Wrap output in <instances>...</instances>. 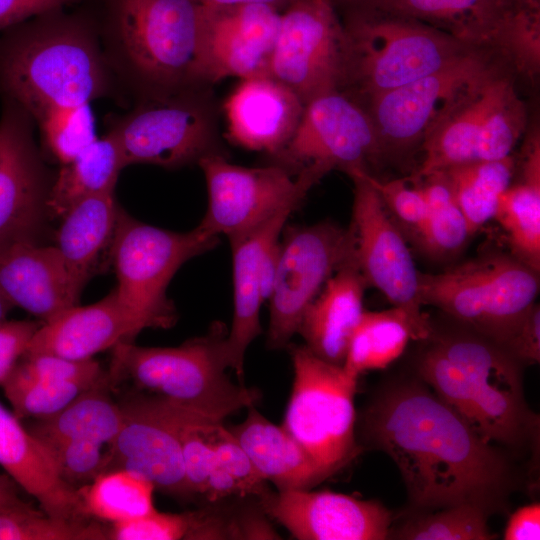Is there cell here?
Wrapping results in <instances>:
<instances>
[{
	"mask_svg": "<svg viewBox=\"0 0 540 540\" xmlns=\"http://www.w3.org/2000/svg\"><path fill=\"white\" fill-rule=\"evenodd\" d=\"M513 155L474 161L442 170L453 197L474 235L494 219L499 199L511 184L515 173Z\"/></svg>",
	"mask_w": 540,
	"mask_h": 540,
	"instance_id": "cell-35",
	"label": "cell"
},
{
	"mask_svg": "<svg viewBox=\"0 0 540 540\" xmlns=\"http://www.w3.org/2000/svg\"><path fill=\"white\" fill-rule=\"evenodd\" d=\"M489 513L480 506L459 504L417 516L399 527L394 538L405 540H491Z\"/></svg>",
	"mask_w": 540,
	"mask_h": 540,
	"instance_id": "cell-40",
	"label": "cell"
},
{
	"mask_svg": "<svg viewBox=\"0 0 540 540\" xmlns=\"http://www.w3.org/2000/svg\"><path fill=\"white\" fill-rule=\"evenodd\" d=\"M211 86L195 85L137 100L127 113L111 117L126 163L176 169L210 154H223Z\"/></svg>",
	"mask_w": 540,
	"mask_h": 540,
	"instance_id": "cell-10",
	"label": "cell"
},
{
	"mask_svg": "<svg viewBox=\"0 0 540 540\" xmlns=\"http://www.w3.org/2000/svg\"><path fill=\"white\" fill-rule=\"evenodd\" d=\"M17 487L16 482L7 473L0 472V511L25 502L19 497Z\"/></svg>",
	"mask_w": 540,
	"mask_h": 540,
	"instance_id": "cell-51",
	"label": "cell"
},
{
	"mask_svg": "<svg viewBox=\"0 0 540 540\" xmlns=\"http://www.w3.org/2000/svg\"><path fill=\"white\" fill-rule=\"evenodd\" d=\"M511 6H540V0H503Z\"/></svg>",
	"mask_w": 540,
	"mask_h": 540,
	"instance_id": "cell-54",
	"label": "cell"
},
{
	"mask_svg": "<svg viewBox=\"0 0 540 540\" xmlns=\"http://www.w3.org/2000/svg\"><path fill=\"white\" fill-rule=\"evenodd\" d=\"M17 365L28 375L46 381L95 385L106 379L94 359L72 360L51 354L24 353Z\"/></svg>",
	"mask_w": 540,
	"mask_h": 540,
	"instance_id": "cell-45",
	"label": "cell"
},
{
	"mask_svg": "<svg viewBox=\"0 0 540 540\" xmlns=\"http://www.w3.org/2000/svg\"><path fill=\"white\" fill-rule=\"evenodd\" d=\"M223 323L214 322L206 335L178 347H139L117 344L111 375L127 377L151 395L214 421L242 408L255 406L261 393L233 383L229 368Z\"/></svg>",
	"mask_w": 540,
	"mask_h": 540,
	"instance_id": "cell-5",
	"label": "cell"
},
{
	"mask_svg": "<svg viewBox=\"0 0 540 540\" xmlns=\"http://www.w3.org/2000/svg\"><path fill=\"white\" fill-rule=\"evenodd\" d=\"M257 472L278 491L305 490L328 476L282 427L268 421L255 406L246 419L229 429Z\"/></svg>",
	"mask_w": 540,
	"mask_h": 540,
	"instance_id": "cell-28",
	"label": "cell"
},
{
	"mask_svg": "<svg viewBox=\"0 0 540 540\" xmlns=\"http://www.w3.org/2000/svg\"><path fill=\"white\" fill-rule=\"evenodd\" d=\"M348 3L351 8L342 23L347 55L342 91L359 102L417 80L476 48L410 17Z\"/></svg>",
	"mask_w": 540,
	"mask_h": 540,
	"instance_id": "cell-6",
	"label": "cell"
},
{
	"mask_svg": "<svg viewBox=\"0 0 540 540\" xmlns=\"http://www.w3.org/2000/svg\"><path fill=\"white\" fill-rule=\"evenodd\" d=\"M95 385L36 379L16 363L0 386L17 418L40 420L56 415Z\"/></svg>",
	"mask_w": 540,
	"mask_h": 540,
	"instance_id": "cell-38",
	"label": "cell"
},
{
	"mask_svg": "<svg viewBox=\"0 0 540 540\" xmlns=\"http://www.w3.org/2000/svg\"><path fill=\"white\" fill-rule=\"evenodd\" d=\"M443 353L427 368L426 383L486 442L521 447L538 439L539 417L524 398L522 364L491 339L464 326L437 333Z\"/></svg>",
	"mask_w": 540,
	"mask_h": 540,
	"instance_id": "cell-4",
	"label": "cell"
},
{
	"mask_svg": "<svg viewBox=\"0 0 540 540\" xmlns=\"http://www.w3.org/2000/svg\"><path fill=\"white\" fill-rule=\"evenodd\" d=\"M353 2V1H351ZM400 14L441 30L457 40L497 53L504 25L518 6L503 0H354Z\"/></svg>",
	"mask_w": 540,
	"mask_h": 540,
	"instance_id": "cell-29",
	"label": "cell"
},
{
	"mask_svg": "<svg viewBox=\"0 0 540 540\" xmlns=\"http://www.w3.org/2000/svg\"><path fill=\"white\" fill-rule=\"evenodd\" d=\"M522 365L540 361V306L535 303L503 347Z\"/></svg>",
	"mask_w": 540,
	"mask_h": 540,
	"instance_id": "cell-48",
	"label": "cell"
},
{
	"mask_svg": "<svg viewBox=\"0 0 540 540\" xmlns=\"http://www.w3.org/2000/svg\"><path fill=\"white\" fill-rule=\"evenodd\" d=\"M539 288V272L510 252H492L440 273L419 272L418 296L421 305L504 347L536 303Z\"/></svg>",
	"mask_w": 540,
	"mask_h": 540,
	"instance_id": "cell-7",
	"label": "cell"
},
{
	"mask_svg": "<svg viewBox=\"0 0 540 540\" xmlns=\"http://www.w3.org/2000/svg\"><path fill=\"white\" fill-rule=\"evenodd\" d=\"M494 219L505 233L510 253L540 271V160L516 162L511 184L502 193Z\"/></svg>",
	"mask_w": 540,
	"mask_h": 540,
	"instance_id": "cell-32",
	"label": "cell"
},
{
	"mask_svg": "<svg viewBox=\"0 0 540 540\" xmlns=\"http://www.w3.org/2000/svg\"><path fill=\"white\" fill-rule=\"evenodd\" d=\"M257 503L263 512L300 540H383L391 513L379 502L331 491H267Z\"/></svg>",
	"mask_w": 540,
	"mask_h": 540,
	"instance_id": "cell-21",
	"label": "cell"
},
{
	"mask_svg": "<svg viewBox=\"0 0 540 540\" xmlns=\"http://www.w3.org/2000/svg\"><path fill=\"white\" fill-rule=\"evenodd\" d=\"M293 386L282 427L329 477L359 453L354 395L358 377L305 345L292 346Z\"/></svg>",
	"mask_w": 540,
	"mask_h": 540,
	"instance_id": "cell-12",
	"label": "cell"
},
{
	"mask_svg": "<svg viewBox=\"0 0 540 540\" xmlns=\"http://www.w3.org/2000/svg\"><path fill=\"white\" fill-rule=\"evenodd\" d=\"M0 291L44 323L77 305L80 296L56 246L33 242L0 248Z\"/></svg>",
	"mask_w": 540,
	"mask_h": 540,
	"instance_id": "cell-24",
	"label": "cell"
},
{
	"mask_svg": "<svg viewBox=\"0 0 540 540\" xmlns=\"http://www.w3.org/2000/svg\"><path fill=\"white\" fill-rule=\"evenodd\" d=\"M114 191L108 190L78 202L62 217L55 246L78 295L100 254L111 245L119 207Z\"/></svg>",
	"mask_w": 540,
	"mask_h": 540,
	"instance_id": "cell-30",
	"label": "cell"
},
{
	"mask_svg": "<svg viewBox=\"0 0 540 540\" xmlns=\"http://www.w3.org/2000/svg\"><path fill=\"white\" fill-rule=\"evenodd\" d=\"M505 540L540 539V504L532 503L516 510L509 518Z\"/></svg>",
	"mask_w": 540,
	"mask_h": 540,
	"instance_id": "cell-50",
	"label": "cell"
},
{
	"mask_svg": "<svg viewBox=\"0 0 540 540\" xmlns=\"http://www.w3.org/2000/svg\"><path fill=\"white\" fill-rule=\"evenodd\" d=\"M332 3L294 0L281 12L268 76L304 104L345 87V32Z\"/></svg>",
	"mask_w": 540,
	"mask_h": 540,
	"instance_id": "cell-15",
	"label": "cell"
},
{
	"mask_svg": "<svg viewBox=\"0 0 540 540\" xmlns=\"http://www.w3.org/2000/svg\"><path fill=\"white\" fill-rule=\"evenodd\" d=\"M410 179L420 186L428 208L424 228L415 244L432 259L455 258L472 234L443 173Z\"/></svg>",
	"mask_w": 540,
	"mask_h": 540,
	"instance_id": "cell-37",
	"label": "cell"
},
{
	"mask_svg": "<svg viewBox=\"0 0 540 540\" xmlns=\"http://www.w3.org/2000/svg\"><path fill=\"white\" fill-rule=\"evenodd\" d=\"M497 54L513 71L534 82L540 72V6H519L509 15Z\"/></svg>",
	"mask_w": 540,
	"mask_h": 540,
	"instance_id": "cell-41",
	"label": "cell"
},
{
	"mask_svg": "<svg viewBox=\"0 0 540 540\" xmlns=\"http://www.w3.org/2000/svg\"><path fill=\"white\" fill-rule=\"evenodd\" d=\"M328 1L333 2L335 0H328ZM341 1L351 2V1H354V0H341Z\"/></svg>",
	"mask_w": 540,
	"mask_h": 540,
	"instance_id": "cell-55",
	"label": "cell"
},
{
	"mask_svg": "<svg viewBox=\"0 0 540 540\" xmlns=\"http://www.w3.org/2000/svg\"><path fill=\"white\" fill-rule=\"evenodd\" d=\"M219 236L197 226L174 232L139 221L118 207L110 254L120 301L146 328L172 327L177 319L167 287L178 269L213 249Z\"/></svg>",
	"mask_w": 540,
	"mask_h": 540,
	"instance_id": "cell-9",
	"label": "cell"
},
{
	"mask_svg": "<svg viewBox=\"0 0 540 540\" xmlns=\"http://www.w3.org/2000/svg\"><path fill=\"white\" fill-rule=\"evenodd\" d=\"M0 466L51 517L86 521L77 489L59 475L47 447L0 404Z\"/></svg>",
	"mask_w": 540,
	"mask_h": 540,
	"instance_id": "cell-25",
	"label": "cell"
},
{
	"mask_svg": "<svg viewBox=\"0 0 540 540\" xmlns=\"http://www.w3.org/2000/svg\"><path fill=\"white\" fill-rule=\"evenodd\" d=\"M368 172L348 175L354 184L352 222L354 255L367 286L378 289L393 307L404 310L421 327L433 331L421 311L418 296L419 272L405 236L389 215Z\"/></svg>",
	"mask_w": 540,
	"mask_h": 540,
	"instance_id": "cell-17",
	"label": "cell"
},
{
	"mask_svg": "<svg viewBox=\"0 0 540 540\" xmlns=\"http://www.w3.org/2000/svg\"><path fill=\"white\" fill-rule=\"evenodd\" d=\"M45 446L61 478L75 489L76 485H86L107 470L108 448L101 443L66 440Z\"/></svg>",
	"mask_w": 540,
	"mask_h": 540,
	"instance_id": "cell-44",
	"label": "cell"
},
{
	"mask_svg": "<svg viewBox=\"0 0 540 540\" xmlns=\"http://www.w3.org/2000/svg\"><path fill=\"white\" fill-rule=\"evenodd\" d=\"M433 331L417 324L404 310L364 311L351 336L344 369L358 377L384 369L404 352L410 340H427Z\"/></svg>",
	"mask_w": 540,
	"mask_h": 540,
	"instance_id": "cell-33",
	"label": "cell"
},
{
	"mask_svg": "<svg viewBox=\"0 0 540 540\" xmlns=\"http://www.w3.org/2000/svg\"><path fill=\"white\" fill-rule=\"evenodd\" d=\"M504 63L493 50L471 48L434 72L360 102L376 132L379 161L407 159L420 150L426 134Z\"/></svg>",
	"mask_w": 540,
	"mask_h": 540,
	"instance_id": "cell-8",
	"label": "cell"
},
{
	"mask_svg": "<svg viewBox=\"0 0 540 540\" xmlns=\"http://www.w3.org/2000/svg\"><path fill=\"white\" fill-rule=\"evenodd\" d=\"M190 527V511L165 513L156 509L127 521L111 524L109 540H179L185 539Z\"/></svg>",
	"mask_w": 540,
	"mask_h": 540,
	"instance_id": "cell-46",
	"label": "cell"
},
{
	"mask_svg": "<svg viewBox=\"0 0 540 540\" xmlns=\"http://www.w3.org/2000/svg\"><path fill=\"white\" fill-rule=\"evenodd\" d=\"M203 7H224L241 4H264L283 11L294 0H196Z\"/></svg>",
	"mask_w": 540,
	"mask_h": 540,
	"instance_id": "cell-52",
	"label": "cell"
},
{
	"mask_svg": "<svg viewBox=\"0 0 540 540\" xmlns=\"http://www.w3.org/2000/svg\"><path fill=\"white\" fill-rule=\"evenodd\" d=\"M366 442L397 465L417 508L498 510L512 488L504 455L420 380L389 385L362 417Z\"/></svg>",
	"mask_w": 540,
	"mask_h": 540,
	"instance_id": "cell-1",
	"label": "cell"
},
{
	"mask_svg": "<svg viewBox=\"0 0 540 540\" xmlns=\"http://www.w3.org/2000/svg\"><path fill=\"white\" fill-rule=\"evenodd\" d=\"M271 158L294 177L304 175L316 184L335 169L346 174L354 170L371 174V167L380 162L367 110L342 90L306 103L294 134Z\"/></svg>",
	"mask_w": 540,
	"mask_h": 540,
	"instance_id": "cell-13",
	"label": "cell"
},
{
	"mask_svg": "<svg viewBox=\"0 0 540 540\" xmlns=\"http://www.w3.org/2000/svg\"><path fill=\"white\" fill-rule=\"evenodd\" d=\"M123 411L122 427L108 446L106 471L128 470L166 495L192 498L184 475L180 407L150 395L128 402Z\"/></svg>",
	"mask_w": 540,
	"mask_h": 540,
	"instance_id": "cell-19",
	"label": "cell"
},
{
	"mask_svg": "<svg viewBox=\"0 0 540 540\" xmlns=\"http://www.w3.org/2000/svg\"><path fill=\"white\" fill-rule=\"evenodd\" d=\"M143 321L118 298L115 289L100 301L72 306L40 326L26 354H51L72 360H89L122 342H131Z\"/></svg>",
	"mask_w": 540,
	"mask_h": 540,
	"instance_id": "cell-22",
	"label": "cell"
},
{
	"mask_svg": "<svg viewBox=\"0 0 540 540\" xmlns=\"http://www.w3.org/2000/svg\"><path fill=\"white\" fill-rule=\"evenodd\" d=\"M14 306L7 300V298L0 291V323L6 320V317L10 310Z\"/></svg>",
	"mask_w": 540,
	"mask_h": 540,
	"instance_id": "cell-53",
	"label": "cell"
},
{
	"mask_svg": "<svg viewBox=\"0 0 540 540\" xmlns=\"http://www.w3.org/2000/svg\"><path fill=\"white\" fill-rule=\"evenodd\" d=\"M108 528L97 522L49 516L29 503L0 511V540H107Z\"/></svg>",
	"mask_w": 540,
	"mask_h": 540,
	"instance_id": "cell-39",
	"label": "cell"
},
{
	"mask_svg": "<svg viewBox=\"0 0 540 540\" xmlns=\"http://www.w3.org/2000/svg\"><path fill=\"white\" fill-rule=\"evenodd\" d=\"M65 9L0 32V97L20 105L35 125L57 112L122 97L97 18Z\"/></svg>",
	"mask_w": 540,
	"mask_h": 540,
	"instance_id": "cell-2",
	"label": "cell"
},
{
	"mask_svg": "<svg viewBox=\"0 0 540 540\" xmlns=\"http://www.w3.org/2000/svg\"><path fill=\"white\" fill-rule=\"evenodd\" d=\"M35 126L42 147L61 165L73 160L97 138L90 105L54 113Z\"/></svg>",
	"mask_w": 540,
	"mask_h": 540,
	"instance_id": "cell-42",
	"label": "cell"
},
{
	"mask_svg": "<svg viewBox=\"0 0 540 540\" xmlns=\"http://www.w3.org/2000/svg\"><path fill=\"white\" fill-rule=\"evenodd\" d=\"M281 12L264 4L202 6L200 83L268 76Z\"/></svg>",
	"mask_w": 540,
	"mask_h": 540,
	"instance_id": "cell-20",
	"label": "cell"
},
{
	"mask_svg": "<svg viewBox=\"0 0 540 540\" xmlns=\"http://www.w3.org/2000/svg\"><path fill=\"white\" fill-rule=\"evenodd\" d=\"M102 46L122 92L135 100L202 85V6L196 0H103ZM207 86V85H206Z\"/></svg>",
	"mask_w": 540,
	"mask_h": 540,
	"instance_id": "cell-3",
	"label": "cell"
},
{
	"mask_svg": "<svg viewBox=\"0 0 540 540\" xmlns=\"http://www.w3.org/2000/svg\"><path fill=\"white\" fill-rule=\"evenodd\" d=\"M105 380L82 393L56 415L36 420L27 429L45 445L87 440L109 446L122 427L124 411L109 397Z\"/></svg>",
	"mask_w": 540,
	"mask_h": 540,
	"instance_id": "cell-34",
	"label": "cell"
},
{
	"mask_svg": "<svg viewBox=\"0 0 540 540\" xmlns=\"http://www.w3.org/2000/svg\"><path fill=\"white\" fill-rule=\"evenodd\" d=\"M304 107L291 89L270 76L242 79L224 103L227 137L273 156L294 134Z\"/></svg>",
	"mask_w": 540,
	"mask_h": 540,
	"instance_id": "cell-23",
	"label": "cell"
},
{
	"mask_svg": "<svg viewBox=\"0 0 540 540\" xmlns=\"http://www.w3.org/2000/svg\"><path fill=\"white\" fill-rule=\"evenodd\" d=\"M91 0H0V32L33 16Z\"/></svg>",
	"mask_w": 540,
	"mask_h": 540,
	"instance_id": "cell-49",
	"label": "cell"
},
{
	"mask_svg": "<svg viewBox=\"0 0 540 540\" xmlns=\"http://www.w3.org/2000/svg\"><path fill=\"white\" fill-rule=\"evenodd\" d=\"M197 164L208 192L207 210L198 226L229 240L260 226L288 205H300L315 185L277 164L244 167L219 153L207 155Z\"/></svg>",
	"mask_w": 540,
	"mask_h": 540,
	"instance_id": "cell-16",
	"label": "cell"
},
{
	"mask_svg": "<svg viewBox=\"0 0 540 540\" xmlns=\"http://www.w3.org/2000/svg\"><path fill=\"white\" fill-rule=\"evenodd\" d=\"M367 175L392 220L405 237L416 243L424 228L428 210L418 183L408 176L384 181L370 173Z\"/></svg>",
	"mask_w": 540,
	"mask_h": 540,
	"instance_id": "cell-43",
	"label": "cell"
},
{
	"mask_svg": "<svg viewBox=\"0 0 540 540\" xmlns=\"http://www.w3.org/2000/svg\"><path fill=\"white\" fill-rule=\"evenodd\" d=\"M39 327L37 322L27 320L0 323V385L26 352Z\"/></svg>",
	"mask_w": 540,
	"mask_h": 540,
	"instance_id": "cell-47",
	"label": "cell"
},
{
	"mask_svg": "<svg viewBox=\"0 0 540 540\" xmlns=\"http://www.w3.org/2000/svg\"><path fill=\"white\" fill-rule=\"evenodd\" d=\"M32 117L16 102L2 99L0 115V248L39 243L54 176L35 140Z\"/></svg>",
	"mask_w": 540,
	"mask_h": 540,
	"instance_id": "cell-18",
	"label": "cell"
},
{
	"mask_svg": "<svg viewBox=\"0 0 540 540\" xmlns=\"http://www.w3.org/2000/svg\"><path fill=\"white\" fill-rule=\"evenodd\" d=\"M299 205H288L251 231L230 239L233 262L234 313L225 338L229 368L243 375L245 353L261 333L260 307L264 302L260 273L264 253L279 239L289 215Z\"/></svg>",
	"mask_w": 540,
	"mask_h": 540,
	"instance_id": "cell-26",
	"label": "cell"
},
{
	"mask_svg": "<svg viewBox=\"0 0 540 540\" xmlns=\"http://www.w3.org/2000/svg\"><path fill=\"white\" fill-rule=\"evenodd\" d=\"M155 490L151 481L137 473L112 469L77 488V493L88 517L113 524L154 511Z\"/></svg>",
	"mask_w": 540,
	"mask_h": 540,
	"instance_id": "cell-36",
	"label": "cell"
},
{
	"mask_svg": "<svg viewBox=\"0 0 540 540\" xmlns=\"http://www.w3.org/2000/svg\"><path fill=\"white\" fill-rule=\"evenodd\" d=\"M126 167L121 147L109 130L96 138L73 160L62 164L54 175L47 199L50 217H63L78 202L115 190Z\"/></svg>",
	"mask_w": 540,
	"mask_h": 540,
	"instance_id": "cell-31",
	"label": "cell"
},
{
	"mask_svg": "<svg viewBox=\"0 0 540 540\" xmlns=\"http://www.w3.org/2000/svg\"><path fill=\"white\" fill-rule=\"evenodd\" d=\"M355 258L351 228L324 221L288 228L280 242L273 288L269 297V349L287 346L301 319L328 279Z\"/></svg>",
	"mask_w": 540,
	"mask_h": 540,
	"instance_id": "cell-14",
	"label": "cell"
},
{
	"mask_svg": "<svg viewBox=\"0 0 540 540\" xmlns=\"http://www.w3.org/2000/svg\"><path fill=\"white\" fill-rule=\"evenodd\" d=\"M527 130V109L504 69L453 107L425 136L412 179L474 161L512 155Z\"/></svg>",
	"mask_w": 540,
	"mask_h": 540,
	"instance_id": "cell-11",
	"label": "cell"
},
{
	"mask_svg": "<svg viewBox=\"0 0 540 540\" xmlns=\"http://www.w3.org/2000/svg\"><path fill=\"white\" fill-rule=\"evenodd\" d=\"M366 287L354 258L328 279L307 307L297 333L317 357L343 366L351 336L364 312Z\"/></svg>",
	"mask_w": 540,
	"mask_h": 540,
	"instance_id": "cell-27",
	"label": "cell"
}]
</instances>
